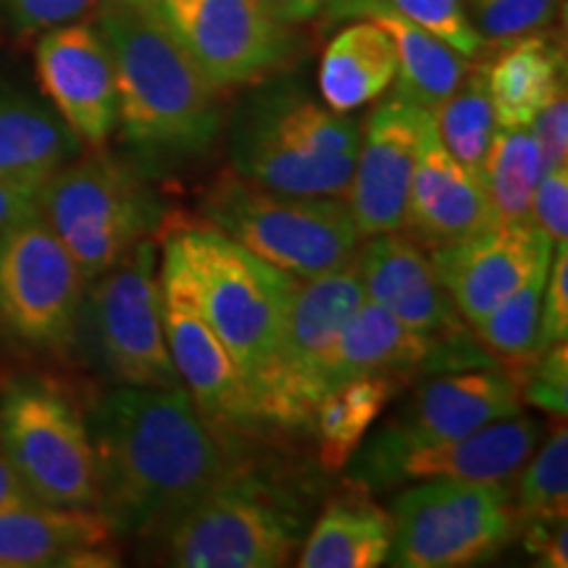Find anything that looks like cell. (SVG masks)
Segmentation results:
<instances>
[{"label":"cell","mask_w":568,"mask_h":568,"mask_svg":"<svg viewBox=\"0 0 568 568\" xmlns=\"http://www.w3.org/2000/svg\"><path fill=\"white\" fill-rule=\"evenodd\" d=\"M95 453L98 510L113 537H145L240 477L237 453L184 387L113 385L84 410Z\"/></svg>","instance_id":"6da1fadb"},{"label":"cell","mask_w":568,"mask_h":568,"mask_svg":"<svg viewBox=\"0 0 568 568\" xmlns=\"http://www.w3.org/2000/svg\"><path fill=\"white\" fill-rule=\"evenodd\" d=\"M95 11L116 74V132L126 159L155 180L209 155L222 138V90L151 9L101 0Z\"/></svg>","instance_id":"7a4b0ae2"},{"label":"cell","mask_w":568,"mask_h":568,"mask_svg":"<svg viewBox=\"0 0 568 568\" xmlns=\"http://www.w3.org/2000/svg\"><path fill=\"white\" fill-rule=\"evenodd\" d=\"M361 122L332 111L293 82L264 84L230 124L232 172L284 195L345 197Z\"/></svg>","instance_id":"3957f363"},{"label":"cell","mask_w":568,"mask_h":568,"mask_svg":"<svg viewBox=\"0 0 568 568\" xmlns=\"http://www.w3.org/2000/svg\"><path fill=\"white\" fill-rule=\"evenodd\" d=\"M205 322L247 379L268 364L280 343L297 280L258 258L213 226L174 232L163 247Z\"/></svg>","instance_id":"277c9868"},{"label":"cell","mask_w":568,"mask_h":568,"mask_svg":"<svg viewBox=\"0 0 568 568\" xmlns=\"http://www.w3.org/2000/svg\"><path fill=\"white\" fill-rule=\"evenodd\" d=\"M151 182L130 159L103 148L80 153L40 184V219L88 282L163 226L166 209Z\"/></svg>","instance_id":"5b68a950"},{"label":"cell","mask_w":568,"mask_h":568,"mask_svg":"<svg viewBox=\"0 0 568 568\" xmlns=\"http://www.w3.org/2000/svg\"><path fill=\"white\" fill-rule=\"evenodd\" d=\"M205 224L297 282L339 272L361 247L343 197L284 195L224 174L201 201Z\"/></svg>","instance_id":"8992f818"},{"label":"cell","mask_w":568,"mask_h":568,"mask_svg":"<svg viewBox=\"0 0 568 568\" xmlns=\"http://www.w3.org/2000/svg\"><path fill=\"white\" fill-rule=\"evenodd\" d=\"M71 355L111 385L182 387L163 335L153 237L140 240L119 264L88 282Z\"/></svg>","instance_id":"52a82bcc"},{"label":"cell","mask_w":568,"mask_h":568,"mask_svg":"<svg viewBox=\"0 0 568 568\" xmlns=\"http://www.w3.org/2000/svg\"><path fill=\"white\" fill-rule=\"evenodd\" d=\"M0 456L38 503L98 508L88 418L59 382L19 376L0 389Z\"/></svg>","instance_id":"ba28073f"},{"label":"cell","mask_w":568,"mask_h":568,"mask_svg":"<svg viewBox=\"0 0 568 568\" xmlns=\"http://www.w3.org/2000/svg\"><path fill=\"white\" fill-rule=\"evenodd\" d=\"M180 568H280L301 548L305 521L251 474L197 497L155 529Z\"/></svg>","instance_id":"9c48e42d"},{"label":"cell","mask_w":568,"mask_h":568,"mask_svg":"<svg viewBox=\"0 0 568 568\" xmlns=\"http://www.w3.org/2000/svg\"><path fill=\"white\" fill-rule=\"evenodd\" d=\"M397 568H466L485 564L514 542L516 503L508 481H410L393 500Z\"/></svg>","instance_id":"30bf717a"},{"label":"cell","mask_w":568,"mask_h":568,"mask_svg":"<svg viewBox=\"0 0 568 568\" xmlns=\"http://www.w3.org/2000/svg\"><path fill=\"white\" fill-rule=\"evenodd\" d=\"M88 280L40 216L0 234V337L34 358L74 353Z\"/></svg>","instance_id":"8fae6325"},{"label":"cell","mask_w":568,"mask_h":568,"mask_svg":"<svg viewBox=\"0 0 568 568\" xmlns=\"http://www.w3.org/2000/svg\"><path fill=\"white\" fill-rule=\"evenodd\" d=\"M364 301L366 293L355 264L297 282L274 355L247 379L258 429L311 426L318 403V368Z\"/></svg>","instance_id":"7c38bea8"},{"label":"cell","mask_w":568,"mask_h":568,"mask_svg":"<svg viewBox=\"0 0 568 568\" xmlns=\"http://www.w3.org/2000/svg\"><path fill=\"white\" fill-rule=\"evenodd\" d=\"M521 387L508 368L477 366L429 374L397 414L364 439L345 471H361L416 447L466 437L481 426L521 414Z\"/></svg>","instance_id":"4fadbf2b"},{"label":"cell","mask_w":568,"mask_h":568,"mask_svg":"<svg viewBox=\"0 0 568 568\" xmlns=\"http://www.w3.org/2000/svg\"><path fill=\"white\" fill-rule=\"evenodd\" d=\"M151 11L216 90L264 82L297 51L293 30L258 0H159Z\"/></svg>","instance_id":"5bb4252c"},{"label":"cell","mask_w":568,"mask_h":568,"mask_svg":"<svg viewBox=\"0 0 568 568\" xmlns=\"http://www.w3.org/2000/svg\"><path fill=\"white\" fill-rule=\"evenodd\" d=\"M477 366H497V361L477 343L471 326L456 335H424L364 301L318 368V397L364 374H389L408 387L429 374Z\"/></svg>","instance_id":"9a60e30c"},{"label":"cell","mask_w":568,"mask_h":568,"mask_svg":"<svg viewBox=\"0 0 568 568\" xmlns=\"http://www.w3.org/2000/svg\"><path fill=\"white\" fill-rule=\"evenodd\" d=\"M38 82L84 151L109 148L119 126L113 61L95 21H71L40 34Z\"/></svg>","instance_id":"2e32d148"},{"label":"cell","mask_w":568,"mask_h":568,"mask_svg":"<svg viewBox=\"0 0 568 568\" xmlns=\"http://www.w3.org/2000/svg\"><path fill=\"white\" fill-rule=\"evenodd\" d=\"M161 314L169 353L182 387L201 414L222 432L258 429L247 376L205 322L172 268L161 264Z\"/></svg>","instance_id":"e0dca14e"},{"label":"cell","mask_w":568,"mask_h":568,"mask_svg":"<svg viewBox=\"0 0 568 568\" xmlns=\"http://www.w3.org/2000/svg\"><path fill=\"white\" fill-rule=\"evenodd\" d=\"M426 111L389 98L361 126V145L347 190V209L361 240L385 232H406L418 134Z\"/></svg>","instance_id":"ac0fdd59"},{"label":"cell","mask_w":568,"mask_h":568,"mask_svg":"<svg viewBox=\"0 0 568 568\" xmlns=\"http://www.w3.org/2000/svg\"><path fill=\"white\" fill-rule=\"evenodd\" d=\"M539 435L542 424L537 418L516 414L481 426L466 437L416 447L361 471H347V481L366 495L426 479L508 481L537 450Z\"/></svg>","instance_id":"d6986e66"},{"label":"cell","mask_w":568,"mask_h":568,"mask_svg":"<svg viewBox=\"0 0 568 568\" xmlns=\"http://www.w3.org/2000/svg\"><path fill=\"white\" fill-rule=\"evenodd\" d=\"M445 293L468 326L479 324L527 280L552 245L535 226H493L460 243L426 247Z\"/></svg>","instance_id":"ffe728a7"},{"label":"cell","mask_w":568,"mask_h":568,"mask_svg":"<svg viewBox=\"0 0 568 568\" xmlns=\"http://www.w3.org/2000/svg\"><path fill=\"white\" fill-rule=\"evenodd\" d=\"M372 301L397 322L424 335H456L468 329L450 295L439 284L429 251L406 232H385L366 237L353 258Z\"/></svg>","instance_id":"44dd1931"},{"label":"cell","mask_w":568,"mask_h":568,"mask_svg":"<svg viewBox=\"0 0 568 568\" xmlns=\"http://www.w3.org/2000/svg\"><path fill=\"white\" fill-rule=\"evenodd\" d=\"M493 226L495 216L479 176L447 153L432 113L426 111L418 134L406 232L424 247H439L477 237Z\"/></svg>","instance_id":"7402d4cb"},{"label":"cell","mask_w":568,"mask_h":568,"mask_svg":"<svg viewBox=\"0 0 568 568\" xmlns=\"http://www.w3.org/2000/svg\"><path fill=\"white\" fill-rule=\"evenodd\" d=\"M113 529L98 508L30 503L0 514V568L113 566Z\"/></svg>","instance_id":"603a6c76"},{"label":"cell","mask_w":568,"mask_h":568,"mask_svg":"<svg viewBox=\"0 0 568 568\" xmlns=\"http://www.w3.org/2000/svg\"><path fill=\"white\" fill-rule=\"evenodd\" d=\"M497 126H529L542 105L566 88L564 48L545 34L497 42L495 59L481 67Z\"/></svg>","instance_id":"cb8c5ba5"},{"label":"cell","mask_w":568,"mask_h":568,"mask_svg":"<svg viewBox=\"0 0 568 568\" xmlns=\"http://www.w3.org/2000/svg\"><path fill=\"white\" fill-rule=\"evenodd\" d=\"M395 42L372 19L353 21L329 40L318 63V92L332 111L351 113L395 84Z\"/></svg>","instance_id":"d4e9b609"},{"label":"cell","mask_w":568,"mask_h":568,"mask_svg":"<svg viewBox=\"0 0 568 568\" xmlns=\"http://www.w3.org/2000/svg\"><path fill=\"white\" fill-rule=\"evenodd\" d=\"M82 151L53 109L19 92H0V180L40 187Z\"/></svg>","instance_id":"484cf974"},{"label":"cell","mask_w":568,"mask_h":568,"mask_svg":"<svg viewBox=\"0 0 568 568\" xmlns=\"http://www.w3.org/2000/svg\"><path fill=\"white\" fill-rule=\"evenodd\" d=\"M393 550V518L361 495L332 500L305 537L301 568H379Z\"/></svg>","instance_id":"4316f807"},{"label":"cell","mask_w":568,"mask_h":568,"mask_svg":"<svg viewBox=\"0 0 568 568\" xmlns=\"http://www.w3.org/2000/svg\"><path fill=\"white\" fill-rule=\"evenodd\" d=\"M406 387L389 374H364L332 387L318 397L311 416L318 447V464L329 474L345 471L376 418L385 414L395 395Z\"/></svg>","instance_id":"83f0119b"},{"label":"cell","mask_w":568,"mask_h":568,"mask_svg":"<svg viewBox=\"0 0 568 568\" xmlns=\"http://www.w3.org/2000/svg\"><path fill=\"white\" fill-rule=\"evenodd\" d=\"M368 19L376 21L395 42V98H403L424 111H435L471 69L468 59L445 45L435 34L416 27L414 21L387 11L374 13Z\"/></svg>","instance_id":"f1b7e54d"},{"label":"cell","mask_w":568,"mask_h":568,"mask_svg":"<svg viewBox=\"0 0 568 568\" xmlns=\"http://www.w3.org/2000/svg\"><path fill=\"white\" fill-rule=\"evenodd\" d=\"M542 174L545 163L529 126H497L479 174L497 226L531 224V197Z\"/></svg>","instance_id":"f546056e"},{"label":"cell","mask_w":568,"mask_h":568,"mask_svg":"<svg viewBox=\"0 0 568 568\" xmlns=\"http://www.w3.org/2000/svg\"><path fill=\"white\" fill-rule=\"evenodd\" d=\"M550 255L539 258L527 280L518 284V290H514L495 311H489L479 324L471 326L477 343L514 376L516 372H527L537 361V355L542 353V347H539V314H542Z\"/></svg>","instance_id":"4dcf8cb0"},{"label":"cell","mask_w":568,"mask_h":568,"mask_svg":"<svg viewBox=\"0 0 568 568\" xmlns=\"http://www.w3.org/2000/svg\"><path fill=\"white\" fill-rule=\"evenodd\" d=\"M382 11L414 21L468 61L487 48V40L468 17L466 0H329L322 19L324 24H339L347 19H368Z\"/></svg>","instance_id":"1f68e13d"},{"label":"cell","mask_w":568,"mask_h":568,"mask_svg":"<svg viewBox=\"0 0 568 568\" xmlns=\"http://www.w3.org/2000/svg\"><path fill=\"white\" fill-rule=\"evenodd\" d=\"M432 113L435 130L458 163L471 174H481L487 151L497 132L493 101H489L485 71L468 69L460 84Z\"/></svg>","instance_id":"d6a6232c"},{"label":"cell","mask_w":568,"mask_h":568,"mask_svg":"<svg viewBox=\"0 0 568 568\" xmlns=\"http://www.w3.org/2000/svg\"><path fill=\"white\" fill-rule=\"evenodd\" d=\"M516 489L518 527L568 521V432L556 426L521 466Z\"/></svg>","instance_id":"836d02e7"},{"label":"cell","mask_w":568,"mask_h":568,"mask_svg":"<svg viewBox=\"0 0 568 568\" xmlns=\"http://www.w3.org/2000/svg\"><path fill=\"white\" fill-rule=\"evenodd\" d=\"M468 17L487 42H506L548 30L560 0H468Z\"/></svg>","instance_id":"e575fe53"},{"label":"cell","mask_w":568,"mask_h":568,"mask_svg":"<svg viewBox=\"0 0 568 568\" xmlns=\"http://www.w3.org/2000/svg\"><path fill=\"white\" fill-rule=\"evenodd\" d=\"M521 400L545 414L566 418L568 414V347L556 343L545 347L537 361L521 374Z\"/></svg>","instance_id":"d590c367"},{"label":"cell","mask_w":568,"mask_h":568,"mask_svg":"<svg viewBox=\"0 0 568 568\" xmlns=\"http://www.w3.org/2000/svg\"><path fill=\"white\" fill-rule=\"evenodd\" d=\"M101 0H0V19L24 38L80 21L98 9Z\"/></svg>","instance_id":"8d00e7d4"},{"label":"cell","mask_w":568,"mask_h":568,"mask_svg":"<svg viewBox=\"0 0 568 568\" xmlns=\"http://www.w3.org/2000/svg\"><path fill=\"white\" fill-rule=\"evenodd\" d=\"M529 222L552 247L568 245V166L542 174L531 197Z\"/></svg>","instance_id":"74e56055"},{"label":"cell","mask_w":568,"mask_h":568,"mask_svg":"<svg viewBox=\"0 0 568 568\" xmlns=\"http://www.w3.org/2000/svg\"><path fill=\"white\" fill-rule=\"evenodd\" d=\"M568 337V245L552 247L539 314V347L566 343Z\"/></svg>","instance_id":"f35d334b"},{"label":"cell","mask_w":568,"mask_h":568,"mask_svg":"<svg viewBox=\"0 0 568 568\" xmlns=\"http://www.w3.org/2000/svg\"><path fill=\"white\" fill-rule=\"evenodd\" d=\"M531 138H535L539 155H542L545 172L548 169L568 166V98L566 88L558 90L542 111L531 119Z\"/></svg>","instance_id":"ab89813d"},{"label":"cell","mask_w":568,"mask_h":568,"mask_svg":"<svg viewBox=\"0 0 568 568\" xmlns=\"http://www.w3.org/2000/svg\"><path fill=\"white\" fill-rule=\"evenodd\" d=\"M524 548L545 568L568 566V527L566 521L556 524H527L524 527Z\"/></svg>","instance_id":"60d3db41"},{"label":"cell","mask_w":568,"mask_h":568,"mask_svg":"<svg viewBox=\"0 0 568 568\" xmlns=\"http://www.w3.org/2000/svg\"><path fill=\"white\" fill-rule=\"evenodd\" d=\"M40 187L0 180V234L27 219L40 216Z\"/></svg>","instance_id":"b9f144b4"},{"label":"cell","mask_w":568,"mask_h":568,"mask_svg":"<svg viewBox=\"0 0 568 568\" xmlns=\"http://www.w3.org/2000/svg\"><path fill=\"white\" fill-rule=\"evenodd\" d=\"M264 6L268 17H274L280 24L297 27L305 21H314L322 17L329 0H258Z\"/></svg>","instance_id":"7bdbcfd3"},{"label":"cell","mask_w":568,"mask_h":568,"mask_svg":"<svg viewBox=\"0 0 568 568\" xmlns=\"http://www.w3.org/2000/svg\"><path fill=\"white\" fill-rule=\"evenodd\" d=\"M30 503L38 500H34L24 481L19 479V474L9 466V460L0 456V514L21 506H30Z\"/></svg>","instance_id":"ee69618b"},{"label":"cell","mask_w":568,"mask_h":568,"mask_svg":"<svg viewBox=\"0 0 568 568\" xmlns=\"http://www.w3.org/2000/svg\"><path fill=\"white\" fill-rule=\"evenodd\" d=\"M111 3H122V6H134V9H153L159 0H111Z\"/></svg>","instance_id":"f6af8a7d"}]
</instances>
